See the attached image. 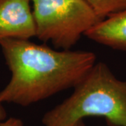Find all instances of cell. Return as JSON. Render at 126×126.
Wrapping results in <instances>:
<instances>
[{"mask_svg":"<svg viewBox=\"0 0 126 126\" xmlns=\"http://www.w3.org/2000/svg\"><path fill=\"white\" fill-rule=\"evenodd\" d=\"M36 36L56 49L71 50L102 20L86 0H32Z\"/></svg>","mask_w":126,"mask_h":126,"instance_id":"3","label":"cell"},{"mask_svg":"<svg viewBox=\"0 0 126 126\" xmlns=\"http://www.w3.org/2000/svg\"><path fill=\"white\" fill-rule=\"evenodd\" d=\"M6 112L4 107H3V103L0 102V122L3 121L6 119Z\"/></svg>","mask_w":126,"mask_h":126,"instance_id":"8","label":"cell"},{"mask_svg":"<svg viewBox=\"0 0 126 126\" xmlns=\"http://www.w3.org/2000/svg\"><path fill=\"white\" fill-rule=\"evenodd\" d=\"M32 0H0V41L36 36Z\"/></svg>","mask_w":126,"mask_h":126,"instance_id":"4","label":"cell"},{"mask_svg":"<svg viewBox=\"0 0 126 126\" xmlns=\"http://www.w3.org/2000/svg\"><path fill=\"white\" fill-rule=\"evenodd\" d=\"M84 36L113 49L126 50V10L101 20Z\"/></svg>","mask_w":126,"mask_h":126,"instance_id":"5","label":"cell"},{"mask_svg":"<svg viewBox=\"0 0 126 126\" xmlns=\"http://www.w3.org/2000/svg\"><path fill=\"white\" fill-rule=\"evenodd\" d=\"M74 126H86V125L84 124V123L83 122V121H81L78 122Z\"/></svg>","mask_w":126,"mask_h":126,"instance_id":"9","label":"cell"},{"mask_svg":"<svg viewBox=\"0 0 126 126\" xmlns=\"http://www.w3.org/2000/svg\"><path fill=\"white\" fill-rule=\"evenodd\" d=\"M0 126H23L22 121L16 118H10L0 122Z\"/></svg>","mask_w":126,"mask_h":126,"instance_id":"7","label":"cell"},{"mask_svg":"<svg viewBox=\"0 0 126 126\" xmlns=\"http://www.w3.org/2000/svg\"><path fill=\"white\" fill-rule=\"evenodd\" d=\"M0 46L11 72L0 91L1 103L27 107L74 88L97 63L93 52L53 49L30 40L6 39Z\"/></svg>","mask_w":126,"mask_h":126,"instance_id":"1","label":"cell"},{"mask_svg":"<svg viewBox=\"0 0 126 126\" xmlns=\"http://www.w3.org/2000/svg\"><path fill=\"white\" fill-rule=\"evenodd\" d=\"M102 20L126 10V0H86Z\"/></svg>","mask_w":126,"mask_h":126,"instance_id":"6","label":"cell"},{"mask_svg":"<svg viewBox=\"0 0 126 126\" xmlns=\"http://www.w3.org/2000/svg\"><path fill=\"white\" fill-rule=\"evenodd\" d=\"M104 118L109 126H126V81L118 79L106 63L98 62L72 94L46 113L44 126H74L83 118Z\"/></svg>","mask_w":126,"mask_h":126,"instance_id":"2","label":"cell"}]
</instances>
